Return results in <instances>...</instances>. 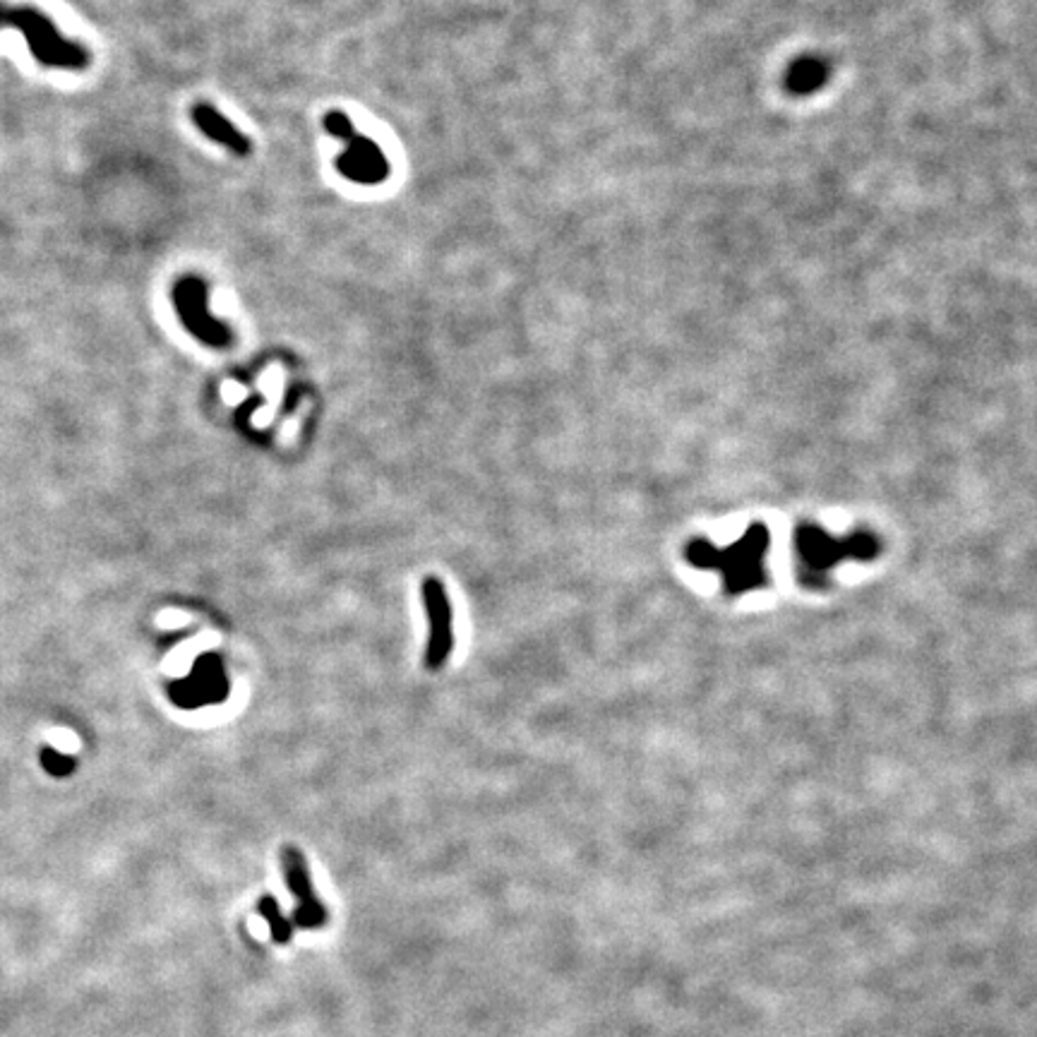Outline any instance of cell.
<instances>
[{
    "instance_id": "4",
    "label": "cell",
    "mask_w": 1037,
    "mask_h": 1037,
    "mask_svg": "<svg viewBox=\"0 0 1037 1037\" xmlns=\"http://www.w3.org/2000/svg\"><path fill=\"white\" fill-rule=\"evenodd\" d=\"M173 305L190 334L209 346L229 344V329L214 320L207 310V286L200 279H181L173 289Z\"/></svg>"
},
{
    "instance_id": "5",
    "label": "cell",
    "mask_w": 1037,
    "mask_h": 1037,
    "mask_svg": "<svg viewBox=\"0 0 1037 1037\" xmlns=\"http://www.w3.org/2000/svg\"><path fill=\"white\" fill-rule=\"evenodd\" d=\"M423 603L428 610L430 637L425 646V665L430 670L442 668L447 663L449 653L454 646L452 634V603H449L447 589L442 579L428 577L423 581Z\"/></svg>"
},
{
    "instance_id": "8",
    "label": "cell",
    "mask_w": 1037,
    "mask_h": 1037,
    "mask_svg": "<svg viewBox=\"0 0 1037 1037\" xmlns=\"http://www.w3.org/2000/svg\"><path fill=\"white\" fill-rule=\"evenodd\" d=\"M193 121L197 128H200L202 133L209 137V140L229 147L231 152L238 154V157H245V154H250V149H253L248 137H245L241 130L236 128V125L226 121V118L221 116L217 109H212V106L197 104L193 109Z\"/></svg>"
},
{
    "instance_id": "1",
    "label": "cell",
    "mask_w": 1037,
    "mask_h": 1037,
    "mask_svg": "<svg viewBox=\"0 0 1037 1037\" xmlns=\"http://www.w3.org/2000/svg\"><path fill=\"white\" fill-rule=\"evenodd\" d=\"M771 533L764 524H752L740 538L728 545H716L697 538L687 545L689 565L718 574L730 596H742L764 589L769 584Z\"/></svg>"
},
{
    "instance_id": "3",
    "label": "cell",
    "mask_w": 1037,
    "mask_h": 1037,
    "mask_svg": "<svg viewBox=\"0 0 1037 1037\" xmlns=\"http://www.w3.org/2000/svg\"><path fill=\"white\" fill-rule=\"evenodd\" d=\"M0 29H17L25 37L29 53L44 68L85 70L92 56L82 44L65 39L49 15L34 8H13L0 0Z\"/></svg>"
},
{
    "instance_id": "6",
    "label": "cell",
    "mask_w": 1037,
    "mask_h": 1037,
    "mask_svg": "<svg viewBox=\"0 0 1037 1037\" xmlns=\"http://www.w3.org/2000/svg\"><path fill=\"white\" fill-rule=\"evenodd\" d=\"M281 869H284L286 886L298 898V908L293 910V925L301 929H320L327 920V910L325 905L317 901L313 879H310L301 850L293 848V845H284V850H281Z\"/></svg>"
},
{
    "instance_id": "2",
    "label": "cell",
    "mask_w": 1037,
    "mask_h": 1037,
    "mask_svg": "<svg viewBox=\"0 0 1037 1037\" xmlns=\"http://www.w3.org/2000/svg\"><path fill=\"white\" fill-rule=\"evenodd\" d=\"M879 553V541L869 531L838 536L821 526L805 524L795 536L797 577L805 586H826L831 574L845 562H867Z\"/></svg>"
},
{
    "instance_id": "7",
    "label": "cell",
    "mask_w": 1037,
    "mask_h": 1037,
    "mask_svg": "<svg viewBox=\"0 0 1037 1037\" xmlns=\"http://www.w3.org/2000/svg\"><path fill=\"white\" fill-rule=\"evenodd\" d=\"M344 140L349 142V152L341 157L339 166L346 176L363 183H377L387 176V161L373 142L365 140V137H356V133L344 137Z\"/></svg>"
},
{
    "instance_id": "10",
    "label": "cell",
    "mask_w": 1037,
    "mask_h": 1037,
    "mask_svg": "<svg viewBox=\"0 0 1037 1037\" xmlns=\"http://www.w3.org/2000/svg\"><path fill=\"white\" fill-rule=\"evenodd\" d=\"M44 766L51 773H68L70 769H73V761L65 757L63 752H58L56 747H49L44 752Z\"/></svg>"
},
{
    "instance_id": "9",
    "label": "cell",
    "mask_w": 1037,
    "mask_h": 1037,
    "mask_svg": "<svg viewBox=\"0 0 1037 1037\" xmlns=\"http://www.w3.org/2000/svg\"><path fill=\"white\" fill-rule=\"evenodd\" d=\"M257 913L265 917V922L269 925V932H272V939L277 941V944H289V941L293 939V922L286 920L284 913H281L277 898H272V896L260 898Z\"/></svg>"
}]
</instances>
